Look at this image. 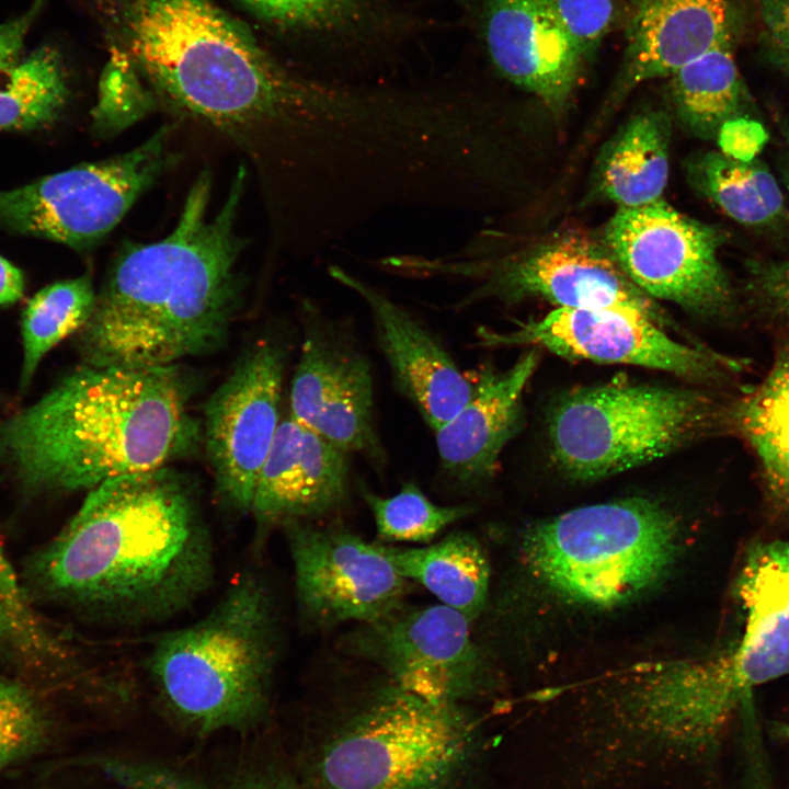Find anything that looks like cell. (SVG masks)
Instances as JSON below:
<instances>
[{
    "instance_id": "1",
    "label": "cell",
    "mask_w": 789,
    "mask_h": 789,
    "mask_svg": "<svg viewBox=\"0 0 789 789\" xmlns=\"http://www.w3.org/2000/svg\"><path fill=\"white\" fill-rule=\"evenodd\" d=\"M55 599L114 626L169 619L215 579L213 538L193 484L163 467L107 480L34 559Z\"/></svg>"
},
{
    "instance_id": "2",
    "label": "cell",
    "mask_w": 789,
    "mask_h": 789,
    "mask_svg": "<svg viewBox=\"0 0 789 789\" xmlns=\"http://www.w3.org/2000/svg\"><path fill=\"white\" fill-rule=\"evenodd\" d=\"M244 178L240 169L210 215L211 181L203 173L169 236L119 254L77 333L84 364L170 366L225 342L241 295L235 224Z\"/></svg>"
},
{
    "instance_id": "3",
    "label": "cell",
    "mask_w": 789,
    "mask_h": 789,
    "mask_svg": "<svg viewBox=\"0 0 789 789\" xmlns=\"http://www.w3.org/2000/svg\"><path fill=\"white\" fill-rule=\"evenodd\" d=\"M176 365L83 366L0 420V467L32 495L90 491L167 467L196 445Z\"/></svg>"
},
{
    "instance_id": "4",
    "label": "cell",
    "mask_w": 789,
    "mask_h": 789,
    "mask_svg": "<svg viewBox=\"0 0 789 789\" xmlns=\"http://www.w3.org/2000/svg\"><path fill=\"white\" fill-rule=\"evenodd\" d=\"M108 47L149 88L220 126L278 129L305 105L315 80L275 59L215 0H84Z\"/></svg>"
},
{
    "instance_id": "5",
    "label": "cell",
    "mask_w": 789,
    "mask_h": 789,
    "mask_svg": "<svg viewBox=\"0 0 789 789\" xmlns=\"http://www.w3.org/2000/svg\"><path fill=\"white\" fill-rule=\"evenodd\" d=\"M291 769L306 789H480L487 740L471 705L427 698L385 674L312 710Z\"/></svg>"
},
{
    "instance_id": "6",
    "label": "cell",
    "mask_w": 789,
    "mask_h": 789,
    "mask_svg": "<svg viewBox=\"0 0 789 789\" xmlns=\"http://www.w3.org/2000/svg\"><path fill=\"white\" fill-rule=\"evenodd\" d=\"M279 652L272 590L244 573L194 624L167 632L146 667L168 716L199 736L250 731L270 712Z\"/></svg>"
},
{
    "instance_id": "7",
    "label": "cell",
    "mask_w": 789,
    "mask_h": 789,
    "mask_svg": "<svg viewBox=\"0 0 789 789\" xmlns=\"http://www.w3.org/2000/svg\"><path fill=\"white\" fill-rule=\"evenodd\" d=\"M731 399L699 386L611 382L578 388L548 413L550 456L571 480L607 478L702 438L730 436Z\"/></svg>"
},
{
    "instance_id": "8",
    "label": "cell",
    "mask_w": 789,
    "mask_h": 789,
    "mask_svg": "<svg viewBox=\"0 0 789 789\" xmlns=\"http://www.w3.org/2000/svg\"><path fill=\"white\" fill-rule=\"evenodd\" d=\"M682 544L678 518L647 498L578 507L529 527L521 542L528 571L560 596L611 607L653 586Z\"/></svg>"
},
{
    "instance_id": "9",
    "label": "cell",
    "mask_w": 789,
    "mask_h": 789,
    "mask_svg": "<svg viewBox=\"0 0 789 789\" xmlns=\"http://www.w3.org/2000/svg\"><path fill=\"white\" fill-rule=\"evenodd\" d=\"M402 270L413 278L473 281L476 286L460 298L457 309L487 298L510 301L538 296L557 308L621 310L663 329L668 325L663 311L628 277L605 244L578 233L501 258L461 249L441 255L407 254Z\"/></svg>"
},
{
    "instance_id": "10",
    "label": "cell",
    "mask_w": 789,
    "mask_h": 789,
    "mask_svg": "<svg viewBox=\"0 0 789 789\" xmlns=\"http://www.w3.org/2000/svg\"><path fill=\"white\" fill-rule=\"evenodd\" d=\"M338 649L427 698L471 705L492 684L472 622L443 604L403 602L355 624L339 638Z\"/></svg>"
},
{
    "instance_id": "11",
    "label": "cell",
    "mask_w": 789,
    "mask_h": 789,
    "mask_svg": "<svg viewBox=\"0 0 789 789\" xmlns=\"http://www.w3.org/2000/svg\"><path fill=\"white\" fill-rule=\"evenodd\" d=\"M722 237L661 198L618 207L603 243L651 298L672 301L705 319L730 321L737 315V299L718 258Z\"/></svg>"
},
{
    "instance_id": "12",
    "label": "cell",
    "mask_w": 789,
    "mask_h": 789,
    "mask_svg": "<svg viewBox=\"0 0 789 789\" xmlns=\"http://www.w3.org/2000/svg\"><path fill=\"white\" fill-rule=\"evenodd\" d=\"M167 130L113 159L0 191V226L83 248L111 231L167 162Z\"/></svg>"
},
{
    "instance_id": "13",
    "label": "cell",
    "mask_w": 789,
    "mask_h": 789,
    "mask_svg": "<svg viewBox=\"0 0 789 789\" xmlns=\"http://www.w3.org/2000/svg\"><path fill=\"white\" fill-rule=\"evenodd\" d=\"M479 338L484 346L533 344L569 359L664 370L717 390L733 385L743 368L736 359L673 340L643 316L614 309L556 308L510 332L482 329Z\"/></svg>"
},
{
    "instance_id": "14",
    "label": "cell",
    "mask_w": 789,
    "mask_h": 789,
    "mask_svg": "<svg viewBox=\"0 0 789 789\" xmlns=\"http://www.w3.org/2000/svg\"><path fill=\"white\" fill-rule=\"evenodd\" d=\"M282 529L298 611L312 630L374 620L403 603L411 590L385 545L366 541L342 524L293 522Z\"/></svg>"
},
{
    "instance_id": "15",
    "label": "cell",
    "mask_w": 789,
    "mask_h": 789,
    "mask_svg": "<svg viewBox=\"0 0 789 789\" xmlns=\"http://www.w3.org/2000/svg\"><path fill=\"white\" fill-rule=\"evenodd\" d=\"M285 352L261 342L240 358L205 405L204 438L219 500L250 514L260 471L276 434Z\"/></svg>"
},
{
    "instance_id": "16",
    "label": "cell",
    "mask_w": 789,
    "mask_h": 789,
    "mask_svg": "<svg viewBox=\"0 0 789 789\" xmlns=\"http://www.w3.org/2000/svg\"><path fill=\"white\" fill-rule=\"evenodd\" d=\"M750 694L730 652L659 666L640 675L624 699V728L633 748L690 754L708 748Z\"/></svg>"
},
{
    "instance_id": "17",
    "label": "cell",
    "mask_w": 789,
    "mask_h": 789,
    "mask_svg": "<svg viewBox=\"0 0 789 789\" xmlns=\"http://www.w3.org/2000/svg\"><path fill=\"white\" fill-rule=\"evenodd\" d=\"M290 415L347 454H359L377 469L385 466L369 361L348 331L320 315L305 325Z\"/></svg>"
},
{
    "instance_id": "18",
    "label": "cell",
    "mask_w": 789,
    "mask_h": 789,
    "mask_svg": "<svg viewBox=\"0 0 789 789\" xmlns=\"http://www.w3.org/2000/svg\"><path fill=\"white\" fill-rule=\"evenodd\" d=\"M328 273L366 304L395 386L435 432L469 401L474 380L460 370L437 336L404 307L342 266L332 264Z\"/></svg>"
},
{
    "instance_id": "19",
    "label": "cell",
    "mask_w": 789,
    "mask_h": 789,
    "mask_svg": "<svg viewBox=\"0 0 789 789\" xmlns=\"http://www.w3.org/2000/svg\"><path fill=\"white\" fill-rule=\"evenodd\" d=\"M348 493V454L289 415L278 424L250 514L261 531L320 521L342 508Z\"/></svg>"
},
{
    "instance_id": "20",
    "label": "cell",
    "mask_w": 789,
    "mask_h": 789,
    "mask_svg": "<svg viewBox=\"0 0 789 789\" xmlns=\"http://www.w3.org/2000/svg\"><path fill=\"white\" fill-rule=\"evenodd\" d=\"M483 35L503 77L554 112L565 107L586 59L541 0H489Z\"/></svg>"
},
{
    "instance_id": "21",
    "label": "cell",
    "mask_w": 789,
    "mask_h": 789,
    "mask_svg": "<svg viewBox=\"0 0 789 789\" xmlns=\"http://www.w3.org/2000/svg\"><path fill=\"white\" fill-rule=\"evenodd\" d=\"M622 67L611 105L644 81L672 77L725 43H734L739 19L730 0H632Z\"/></svg>"
},
{
    "instance_id": "22",
    "label": "cell",
    "mask_w": 789,
    "mask_h": 789,
    "mask_svg": "<svg viewBox=\"0 0 789 789\" xmlns=\"http://www.w3.org/2000/svg\"><path fill=\"white\" fill-rule=\"evenodd\" d=\"M535 350L508 369H482L469 401L435 431L441 472L462 494L495 473L499 457L522 421L523 392L537 366Z\"/></svg>"
},
{
    "instance_id": "23",
    "label": "cell",
    "mask_w": 789,
    "mask_h": 789,
    "mask_svg": "<svg viewBox=\"0 0 789 789\" xmlns=\"http://www.w3.org/2000/svg\"><path fill=\"white\" fill-rule=\"evenodd\" d=\"M744 630L730 655L743 688L789 674V541L756 542L735 583Z\"/></svg>"
},
{
    "instance_id": "24",
    "label": "cell",
    "mask_w": 789,
    "mask_h": 789,
    "mask_svg": "<svg viewBox=\"0 0 789 789\" xmlns=\"http://www.w3.org/2000/svg\"><path fill=\"white\" fill-rule=\"evenodd\" d=\"M730 436L754 456L769 507L789 514V333L779 334L764 377L732 395Z\"/></svg>"
},
{
    "instance_id": "25",
    "label": "cell",
    "mask_w": 789,
    "mask_h": 789,
    "mask_svg": "<svg viewBox=\"0 0 789 789\" xmlns=\"http://www.w3.org/2000/svg\"><path fill=\"white\" fill-rule=\"evenodd\" d=\"M671 122L661 111L632 116L602 150L595 190L618 207H638L662 198L670 169Z\"/></svg>"
},
{
    "instance_id": "26",
    "label": "cell",
    "mask_w": 789,
    "mask_h": 789,
    "mask_svg": "<svg viewBox=\"0 0 789 789\" xmlns=\"http://www.w3.org/2000/svg\"><path fill=\"white\" fill-rule=\"evenodd\" d=\"M386 546L397 570L473 622L482 614L491 588V565L479 539L456 530L439 541L416 548Z\"/></svg>"
},
{
    "instance_id": "27",
    "label": "cell",
    "mask_w": 789,
    "mask_h": 789,
    "mask_svg": "<svg viewBox=\"0 0 789 789\" xmlns=\"http://www.w3.org/2000/svg\"><path fill=\"white\" fill-rule=\"evenodd\" d=\"M671 78L677 117L695 136L716 139L727 121L754 117L755 102L725 43L682 67Z\"/></svg>"
},
{
    "instance_id": "28",
    "label": "cell",
    "mask_w": 789,
    "mask_h": 789,
    "mask_svg": "<svg viewBox=\"0 0 789 789\" xmlns=\"http://www.w3.org/2000/svg\"><path fill=\"white\" fill-rule=\"evenodd\" d=\"M693 187L736 222L771 227L785 213L779 184L767 165L757 158L743 162L720 151L693 156L686 165Z\"/></svg>"
},
{
    "instance_id": "29",
    "label": "cell",
    "mask_w": 789,
    "mask_h": 789,
    "mask_svg": "<svg viewBox=\"0 0 789 789\" xmlns=\"http://www.w3.org/2000/svg\"><path fill=\"white\" fill-rule=\"evenodd\" d=\"M96 293L90 276L54 283L36 293L21 319L23 358L20 389L26 390L45 355L89 320Z\"/></svg>"
},
{
    "instance_id": "30",
    "label": "cell",
    "mask_w": 789,
    "mask_h": 789,
    "mask_svg": "<svg viewBox=\"0 0 789 789\" xmlns=\"http://www.w3.org/2000/svg\"><path fill=\"white\" fill-rule=\"evenodd\" d=\"M68 98L61 55L42 45L20 59L0 85V130H28L53 123Z\"/></svg>"
},
{
    "instance_id": "31",
    "label": "cell",
    "mask_w": 789,
    "mask_h": 789,
    "mask_svg": "<svg viewBox=\"0 0 789 789\" xmlns=\"http://www.w3.org/2000/svg\"><path fill=\"white\" fill-rule=\"evenodd\" d=\"M384 542L428 544L448 525L472 512L469 505L443 506L432 502L414 483H404L392 496H380L363 490Z\"/></svg>"
},
{
    "instance_id": "32",
    "label": "cell",
    "mask_w": 789,
    "mask_h": 789,
    "mask_svg": "<svg viewBox=\"0 0 789 789\" xmlns=\"http://www.w3.org/2000/svg\"><path fill=\"white\" fill-rule=\"evenodd\" d=\"M50 720L22 685L0 678V771L48 743Z\"/></svg>"
},
{
    "instance_id": "33",
    "label": "cell",
    "mask_w": 789,
    "mask_h": 789,
    "mask_svg": "<svg viewBox=\"0 0 789 789\" xmlns=\"http://www.w3.org/2000/svg\"><path fill=\"white\" fill-rule=\"evenodd\" d=\"M258 20L286 32H318L341 25L353 0H239Z\"/></svg>"
},
{
    "instance_id": "34",
    "label": "cell",
    "mask_w": 789,
    "mask_h": 789,
    "mask_svg": "<svg viewBox=\"0 0 789 789\" xmlns=\"http://www.w3.org/2000/svg\"><path fill=\"white\" fill-rule=\"evenodd\" d=\"M587 59L616 21L614 0H541Z\"/></svg>"
},
{
    "instance_id": "35",
    "label": "cell",
    "mask_w": 789,
    "mask_h": 789,
    "mask_svg": "<svg viewBox=\"0 0 789 789\" xmlns=\"http://www.w3.org/2000/svg\"><path fill=\"white\" fill-rule=\"evenodd\" d=\"M764 59L789 80V0H757Z\"/></svg>"
},
{
    "instance_id": "36",
    "label": "cell",
    "mask_w": 789,
    "mask_h": 789,
    "mask_svg": "<svg viewBox=\"0 0 789 789\" xmlns=\"http://www.w3.org/2000/svg\"><path fill=\"white\" fill-rule=\"evenodd\" d=\"M95 762L126 789H204L196 781L159 766L115 758Z\"/></svg>"
},
{
    "instance_id": "37",
    "label": "cell",
    "mask_w": 789,
    "mask_h": 789,
    "mask_svg": "<svg viewBox=\"0 0 789 789\" xmlns=\"http://www.w3.org/2000/svg\"><path fill=\"white\" fill-rule=\"evenodd\" d=\"M768 138L764 125L755 117L748 116L727 121L716 136L721 153L743 162L756 159Z\"/></svg>"
},
{
    "instance_id": "38",
    "label": "cell",
    "mask_w": 789,
    "mask_h": 789,
    "mask_svg": "<svg viewBox=\"0 0 789 789\" xmlns=\"http://www.w3.org/2000/svg\"><path fill=\"white\" fill-rule=\"evenodd\" d=\"M46 0H35L21 15L0 25V73L8 72L20 59L32 25Z\"/></svg>"
},
{
    "instance_id": "39",
    "label": "cell",
    "mask_w": 789,
    "mask_h": 789,
    "mask_svg": "<svg viewBox=\"0 0 789 789\" xmlns=\"http://www.w3.org/2000/svg\"><path fill=\"white\" fill-rule=\"evenodd\" d=\"M24 286L22 272L0 255V306L12 305L20 300Z\"/></svg>"
},
{
    "instance_id": "40",
    "label": "cell",
    "mask_w": 789,
    "mask_h": 789,
    "mask_svg": "<svg viewBox=\"0 0 789 789\" xmlns=\"http://www.w3.org/2000/svg\"><path fill=\"white\" fill-rule=\"evenodd\" d=\"M781 125V134L784 137V151L780 158V174L786 188L789 192V125L785 121H779Z\"/></svg>"
},
{
    "instance_id": "41",
    "label": "cell",
    "mask_w": 789,
    "mask_h": 789,
    "mask_svg": "<svg viewBox=\"0 0 789 789\" xmlns=\"http://www.w3.org/2000/svg\"><path fill=\"white\" fill-rule=\"evenodd\" d=\"M11 610H12V607H11V605L7 598V595L4 593V590L0 583V637L8 629L9 618H11V616L9 614Z\"/></svg>"
},
{
    "instance_id": "42",
    "label": "cell",
    "mask_w": 789,
    "mask_h": 789,
    "mask_svg": "<svg viewBox=\"0 0 789 789\" xmlns=\"http://www.w3.org/2000/svg\"><path fill=\"white\" fill-rule=\"evenodd\" d=\"M774 732L778 737L789 740V722H779L774 725Z\"/></svg>"
}]
</instances>
